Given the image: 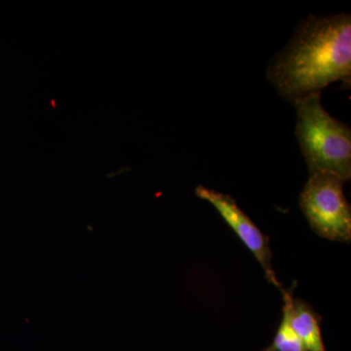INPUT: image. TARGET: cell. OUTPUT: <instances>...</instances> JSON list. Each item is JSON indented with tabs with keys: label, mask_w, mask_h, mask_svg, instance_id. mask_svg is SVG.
Masks as SVG:
<instances>
[{
	"label": "cell",
	"mask_w": 351,
	"mask_h": 351,
	"mask_svg": "<svg viewBox=\"0 0 351 351\" xmlns=\"http://www.w3.org/2000/svg\"><path fill=\"white\" fill-rule=\"evenodd\" d=\"M195 193L198 197L209 202L218 211L221 218L225 219L226 223L232 228L245 246L257 258L267 280L283 293V288L277 280L276 272L272 267V252L269 247V237H265L256 223L249 218L248 215L240 209L232 196L203 186H198Z\"/></svg>",
	"instance_id": "obj_4"
},
{
	"label": "cell",
	"mask_w": 351,
	"mask_h": 351,
	"mask_svg": "<svg viewBox=\"0 0 351 351\" xmlns=\"http://www.w3.org/2000/svg\"><path fill=\"white\" fill-rule=\"evenodd\" d=\"M297 110L295 136L309 173L336 176L341 181L351 178V130L323 108L321 93L292 101Z\"/></svg>",
	"instance_id": "obj_2"
},
{
	"label": "cell",
	"mask_w": 351,
	"mask_h": 351,
	"mask_svg": "<svg viewBox=\"0 0 351 351\" xmlns=\"http://www.w3.org/2000/svg\"><path fill=\"white\" fill-rule=\"evenodd\" d=\"M283 297V309L306 351H326L321 334L320 316L309 304L302 300L294 299L290 293L284 291Z\"/></svg>",
	"instance_id": "obj_5"
},
{
	"label": "cell",
	"mask_w": 351,
	"mask_h": 351,
	"mask_svg": "<svg viewBox=\"0 0 351 351\" xmlns=\"http://www.w3.org/2000/svg\"><path fill=\"white\" fill-rule=\"evenodd\" d=\"M267 77L286 100L293 101L336 82H351V16H314L270 62Z\"/></svg>",
	"instance_id": "obj_1"
},
{
	"label": "cell",
	"mask_w": 351,
	"mask_h": 351,
	"mask_svg": "<svg viewBox=\"0 0 351 351\" xmlns=\"http://www.w3.org/2000/svg\"><path fill=\"white\" fill-rule=\"evenodd\" d=\"M343 182L328 173H311L300 195L302 213L313 232L332 241L351 239V209Z\"/></svg>",
	"instance_id": "obj_3"
},
{
	"label": "cell",
	"mask_w": 351,
	"mask_h": 351,
	"mask_svg": "<svg viewBox=\"0 0 351 351\" xmlns=\"http://www.w3.org/2000/svg\"><path fill=\"white\" fill-rule=\"evenodd\" d=\"M267 348L269 351H306L304 343L291 326L287 313L284 309L282 320L277 330L276 337L271 345Z\"/></svg>",
	"instance_id": "obj_6"
},
{
	"label": "cell",
	"mask_w": 351,
	"mask_h": 351,
	"mask_svg": "<svg viewBox=\"0 0 351 351\" xmlns=\"http://www.w3.org/2000/svg\"><path fill=\"white\" fill-rule=\"evenodd\" d=\"M263 351H269V348H265V350H263Z\"/></svg>",
	"instance_id": "obj_7"
}]
</instances>
